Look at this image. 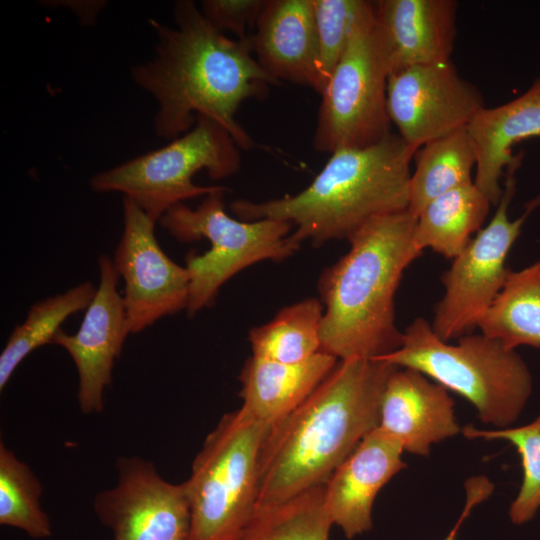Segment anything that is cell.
Segmentation results:
<instances>
[{
  "mask_svg": "<svg viewBox=\"0 0 540 540\" xmlns=\"http://www.w3.org/2000/svg\"><path fill=\"white\" fill-rule=\"evenodd\" d=\"M418 149L398 134L362 148H341L301 192L263 202L236 200L238 219H274L296 227L301 245L348 239L377 216L408 210L410 163Z\"/></svg>",
  "mask_w": 540,
  "mask_h": 540,
  "instance_id": "277c9868",
  "label": "cell"
},
{
  "mask_svg": "<svg viewBox=\"0 0 540 540\" xmlns=\"http://www.w3.org/2000/svg\"><path fill=\"white\" fill-rule=\"evenodd\" d=\"M396 368L378 359L340 360L303 403L271 425L259 452L257 504L326 484L379 426L381 397Z\"/></svg>",
  "mask_w": 540,
  "mask_h": 540,
  "instance_id": "7a4b0ae2",
  "label": "cell"
},
{
  "mask_svg": "<svg viewBox=\"0 0 540 540\" xmlns=\"http://www.w3.org/2000/svg\"><path fill=\"white\" fill-rule=\"evenodd\" d=\"M477 328L509 350L522 345L540 348V261L519 271L509 270Z\"/></svg>",
  "mask_w": 540,
  "mask_h": 540,
  "instance_id": "7402d4cb",
  "label": "cell"
},
{
  "mask_svg": "<svg viewBox=\"0 0 540 540\" xmlns=\"http://www.w3.org/2000/svg\"><path fill=\"white\" fill-rule=\"evenodd\" d=\"M404 449L377 427L336 468L325 484V499L333 524L348 539L372 528V506L378 492L406 467Z\"/></svg>",
  "mask_w": 540,
  "mask_h": 540,
  "instance_id": "2e32d148",
  "label": "cell"
},
{
  "mask_svg": "<svg viewBox=\"0 0 540 540\" xmlns=\"http://www.w3.org/2000/svg\"><path fill=\"white\" fill-rule=\"evenodd\" d=\"M43 487L31 470L0 442V524L13 527L33 539L52 535L51 521L41 507Z\"/></svg>",
  "mask_w": 540,
  "mask_h": 540,
  "instance_id": "4316f807",
  "label": "cell"
},
{
  "mask_svg": "<svg viewBox=\"0 0 540 540\" xmlns=\"http://www.w3.org/2000/svg\"><path fill=\"white\" fill-rule=\"evenodd\" d=\"M457 8L454 0L373 1L391 73L449 62L456 38Z\"/></svg>",
  "mask_w": 540,
  "mask_h": 540,
  "instance_id": "ac0fdd59",
  "label": "cell"
},
{
  "mask_svg": "<svg viewBox=\"0 0 540 540\" xmlns=\"http://www.w3.org/2000/svg\"><path fill=\"white\" fill-rule=\"evenodd\" d=\"M390 73L373 1L365 0L346 48L320 94L313 136L316 151L367 147L392 133L387 111Z\"/></svg>",
  "mask_w": 540,
  "mask_h": 540,
  "instance_id": "9c48e42d",
  "label": "cell"
},
{
  "mask_svg": "<svg viewBox=\"0 0 540 540\" xmlns=\"http://www.w3.org/2000/svg\"><path fill=\"white\" fill-rule=\"evenodd\" d=\"M467 438L505 440L511 443L521 458L522 483L509 508L510 520L517 525L529 522L540 509V413L532 422L497 430H479L472 425L462 428Z\"/></svg>",
  "mask_w": 540,
  "mask_h": 540,
  "instance_id": "83f0119b",
  "label": "cell"
},
{
  "mask_svg": "<svg viewBox=\"0 0 540 540\" xmlns=\"http://www.w3.org/2000/svg\"><path fill=\"white\" fill-rule=\"evenodd\" d=\"M98 265L99 285L79 330L70 335L61 329L52 341L69 353L76 366L77 398L84 414L103 411L104 390L111 383L115 360L131 334L123 295L118 291L120 276L113 260L102 255Z\"/></svg>",
  "mask_w": 540,
  "mask_h": 540,
  "instance_id": "5bb4252c",
  "label": "cell"
},
{
  "mask_svg": "<svg viewBox=\"0 0 540 540\" xmlns=\"http://www.w3.org/2000/svg\"><path fill=\"white\" fill-rule=\"evenodd\" d=\"M519 165L507 168L503 193L490 222L452 259L441 277L445 291L435 306L431 326L444 341L472 334L477 328L480 316L505 283L509 272L506 259L526 218L540 204L537 197L522 216L509 219L508 207L515 193L514 173Z\"/></svg>",
  "mask_w": 540,
  "mask_h": 540,
  "instance_id": "30bf717a",
  "label": "cell"
},
{
  "mask_svg": "<svg viewBox=\"0 0 540 540\" xmlns=\"http://www.w3.org/2000/svg\"><path fill=\"white\" fill-rule=\"evenodd\" d=\"M332 524L324 484L277 503L257 504L241 540H328Z\"/></svg>",
  "mask_w": 540,
  "mask_h": 540,
  "instance_id": "484cf974",
  "label": "cell"
},
{
  "mask_svg": "<svg viewBox=\"0 0 540 540\" xmlns=\"http://www.w3.org/2000/svg\"><path fill=\"white\" fill-rule=\"evenodd\" d=\"M491 205L474 182L442 194L417 216L414 247L454 259L481 229Z\"/></svg>",
  "mask_w": 540,
  "mask_h": 540,
  "instance_id": "44dd1931",
  "label": "cell"
},
{
  "mask_svg": "<svg viewBox=\"0 0 540 540\" xmlns=\"http://www.w3.org/2000/svg\"><path fill=\"white\" fill-rule=\"evenodd\" d=\"M269 425L240 409L205 438L183 482L191 523L187 540H241L257 505L258 458Z\"/></svg>",
  "mask_w": 540,
  "mask_h": 540,
  "instance_id": "8992f818",
  "label": "cell"
},
{
  "mask_svg": "<svg viewBox=\"0 0 540 540\" xmlns=\"http://www.w3.org/2000/svg\"><path fill=\"white\" fill-rule=\"evenodd\" d=\"M96 290L92 283L85 281L30 307L24 322L13 329L0 355L1 390L26 356L52 343L70 315L87 309Z\"/></svg>",
  "mask_w": 540,
  "mask_h": 540,
  "instance_id": "d4e9b609",
  "label": "cell"
},
{
  "mask_svg": "<svg viewBox=\"0 0 540 540\" xmlns=\"http://www.w3.org/2000/svg\"><path fill=\"white\" fill-rule=\"evenodd\" d=\"M155 223L135 202L123 197V232L113 263L124 280L123 301L131 334L186 310L189 302V273L161 249Z\"/></svg>",
  "mask_w": 540,
  "mask_h": 540,
  "instance_id": "8fae6325",
  "label": "cell"
},
{
  "mask_svg": "<svg viewBox=\"0 0 540 540\" xmlns=\"http://www.w3.org/2000/svg\"><path fill=\"white\" fill-rule=\"evenodd\" d=\"M266 0H204L200 11L218 31H229L239 40L250 37Z\"/></svg>",
  "mask_w": 540,
  "mask_h": 540,
  "instance_id": "f546056e",
  "label": "cell"
},
{
  "mask_svg": "<svg viewBox=\"0 0 540 540\" xmlns=\"http://www.w3.org/2000/svg\"><path fill=\"white\" fill-rule=\"evenodd\" d=\"M414 158L408 211L416 217L435 198L474 182L476 152L466 128L424 144Z\"/></svg>",
  "mask_w": 540,
  "mask_h": 540,
  "instance_id": "603a6c76",
  "label": "cell"
},
{
  "mask_svg": "<svg viewBox=\"0 0 540 540\" xmlns=\"http://www.w3.org/2000/svg\"><path fill=\"white\" fill-rule=\"evenodd\" d=\"M484 107L480 91L451 61L403 68L388 78L390 121L398 135L417 149L466 128Z\"/></svg>",
  "mask_w": 540,
  "mask_h": 540,
  "instance_id": "7c38bea8",
  "label": "cell"
},
{
  "mask_svg": "<svg viewBox=\"0 0 540 540\" xmlns=\"http://www.w3.org/2000/svg\"><path fill=\"white\" fill-rule=\"evenodd\" d=\"M375 359L421 372L464 397L482 422L500 429L518 419L532 393L530 371L515 350L481 333L451 344L422 317L402 332L397 350Z\"/></svg>",
  "mask_w": 540,
  "mask_h": 540,
  "instance_id": "5b68a950",
  "label": "cell"
},
{
  "mask_svg": "<svg viewBox=\"0 0 540 540\" xmlns=\"http://www.w3.org/2000/svg\"><path fill=\"white\" fill-rule=\"evenodd\" d=\"M476 152L474 184L497 205L504 170L521 163L512 147L540 136V78L521 96L500 106L479 111L466 127Z\"/></svg>",
  "mask_w": 540,
  "mask_h": 540,
  "instance_id": "d6986e66",
  "label": "cell"
},
{
  "mask_svg": "<svg viewBox=\"0 0 540 540\" xmlns=\"http://www.w3.org/2000/svg\"><path fill=\"white\" fill-rule=\"evenodd\" d=\"M378 427L404 451L419 456H428L432 444L461 431L448 390L415 369L401 367L387 379Z\"/></svg>",
  "mask_w": 540,
  "mask_h": 540,
  "instance_id": "e0dca14e",
  "label": "cell"
},
{
  "mask_svg": "<svg viewBox=\"0 0 540 540\" xmlns=\"http://www.w3.org/2000/svg\"><path fill=\"white\" fill-rule=\"evenodd\" d=\"M173 16L174 27L151 20L155 55L131 69L133 81L157 101L156 135L173 140L203 116L225 128L240 149H251L255 142L236 113L245 100L265 97L280 82L253 57L250 37L228 38L193 1H176Z\"/></svg>",
  "mask_w": 540,
  "mask_h": 540,
  "instance_id": "6da1fadb",
  "label": "cell"
},
{
  "mask_svg": "<svg viewBox=\"0 0 540 540\" xmlns=\"http://www.w3.org/2000/svg\"><path fill=\"white\" fill-rule=\"evenodd\" d=\"M323 304L307 298L282 308L272 320L249 332L252 356L280 363H299L321 351Z\"/></svg>",
  "mask_w": 540,
  "mask_h": 540,
  "instance_id": "cb8c5ba5",
  "label": "cell"
},
{
  "mask_svg": "<svg viewBox=\"0 0 540 540\" xmlns=\"http://www.w3.org/2000/svg\"><path fill=\"white\" fill-rule=\"evenodd\" d=\"M250 42L255 59L275 80L321 94L313 0H266Z\"/></svg>",
  "mask_w": 540,
  "mask_h": 540,
  "instance_id": "9a60e30c",
  "label": "cell"
},
{
  "mask_svg": "<svg viewBox=\"0 0 540 540\" xmlns=\"http://www.w3.org/2000/svg\"><path fill=\"white\" fill-rule=\"evenodd\" d=\"M116 486L95 496L93 509L113 540H187L191 513L184 484L161 477L139 456L116 463Z\"/></svg>",
  "mask_w": 540,
  "mask_h": 540,
  "instance_id": "4fadbf2b",
  "label": "cell"
},
{
  "mask_svg": "<svg viewBox=\"0 0 540 540\" xmlns=\"http://www.w3.org/2000/svg\"><path fill=\"white\" fill-rule=\"evenodd\" d=\"M466 503L458 521L444 540H456L457 532L470 514L472 509L485 499H487L494 489V485L487 477L477 476L469 478L465 483Z\"/></svg>",
  "mask_w": 540,
  "mask_h": 540,
  "instance_id": "4dcf8cb0",
  "label": "cell"
},
{
  "mask_svg": "<svg viewBox=\"0 0 540 540\" xmlns=\"http://www.w3.org/2000/svg\"><path fill=\"white\" fill-rule=\"evenodd\" d=\"M55 2V1H54ZM53 5L66 6L72 9L84 24H92L105 6L104 1H58Z\"/></svg>",
  "mask_w": 540,
  "mask_h": 540,
  "instance_id": "1f68e13d",
  "label": "cell"
},
{
  "mask_svg": "<svg viewBox=\"0 0 540 540\" xmlns=\"http://www.w3.org/2000/svg\"><path fill=\"white\" fill-rule=\"evenodd\" d=\"M226 190L220 186L195 209L177 204L159 219L160 225L180 242L206 238L211 244L203 254L186 257L190 278L186 311L190 317L210 307L221 286L241 270L264 260H285L300 248L289 234V222L244 221L229 216L224 205Z\"/></svg>",
  "mask_w": 540,
  "mask_h": 540,
  "instance_id": "52a82bcc",
  "label": "cell"
},
{
  "mask_svg": "<svg viewBox=\"0 0 540 540\" xmlns=\"http://www.w3.org/2000/svg\"><path fill=\"white\" fill-rule=\"evenodd\" d=\"M240 165V148L228 131L200 116L167 145L95 174L90 187L99 193L120 192L159 221L171 207L220 187L194 184L196 173L205 170L219 180L237 173Z\"/></svg>",
  "mask_w": 540,
  "mask_h": 540,
  "instance_id": "ba28073f",
  "label": "cell"
},
{
  "mask_svg": "<svg viewBox=\"0 0 540 540\" xmlns=\"http://www.w3.org/2000/svg\"><path fill=\"white\" fill-rule=\"evenodd\" d=\"M416 221L408 210L372 218L347 239L349 251L323 270L321 351L339 360L375 359L400 347L394 298L404 270L421 255L413 245Z\"/></svg>",
  "mask_w": 540,
  "mask_h": 540,
  "instance_id": "3957f363",
  "label": "cell"
},
{
  "mask_svg": "<svg viewBox=\"0 0 540 540\" xmlns=\"http://www.w3.org/2000/svg\"><path fill=\"white\" fill-rule=\"evenodd\" d=\"M337 363L336 357L323 351L292 364L251 356L239 376L240 410L271 426L303 403Z\"/></svg>",
  "mask_w": 540,
  "mask_h": 540,
  "instance_id": "ffe728a7",
  "label": "cell"
},
{
  "mask_svg": "<svg viewBox=\"0 0 540 540\" xmlns=\"http://www.w3.org/2000/svg\"><path fill=\"white\" fill-rule=\"evenodd\" d=\"M364 3L365 0H313L322 91L346 48Z\"/></svg>",
  "mask_w": 540,
  "mask_h": 540,
  "instance_id": "f1b7e54d",
  "label": "cell"
}]
</instances>
